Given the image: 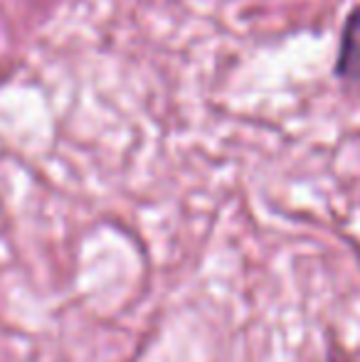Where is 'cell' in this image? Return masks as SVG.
Listing matches in <instances>:
<instances>
[{
    "label": "cell",
    "instance_id": "1",
    "mask_svg": "<svg viewBox=\"0 0 360 362\" xmlns=\"http://www.w3.org/2000/svg\"><path fill=\"white\" fill-rule=\"evenodd\" d=\"M336 76L360 86V8L348 15L341 35V49L336 59Z\"/></svg>",
    "mask_w": 360,
    "mask_h": 362
}]
</instances>
